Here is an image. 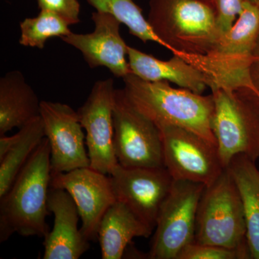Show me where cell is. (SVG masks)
<instances>
[{"instance_id":"cell-16","label":"cell","mask_w":259,"mask_h":259,"mask_svg":"<svg viewBox=\"0 0 259 259\" xmlns=\"http://www.w3.org/2000/svg\"><path fill=\"white\" fill-rule=\"evenodd\" d=\"M127 59L131 74L146 81H166L197 94L212 87L202 71L180 56L173 54L171 59L163 61L129 47Z\"/></svg>"},{"instance_id":"cell-3","label":"cell","mask_w":259,"mask_h":259,"mask_svg":"<svg viewBox=\"0 0 259 259\" xmlns=\"http://www.w3.org/2000/svg\"><path fill=\"white\" fill-rule=\"evenodd\" d=\"M148 20L172 54L208 56L222 35L211 0H150Z\"/></svg>"},{"instance_id":"cell-21","label":"cell","mask_w":259,"mask_h":259,"mask_svg":"<svg viewBox=\"0 0 259 259\" xmlns=\"http://www.w3.org/2000/svg\"><path fill=\"white\" fill-rule=\"evenodd\" d=\"M97 11L112 15L128 28L130 33L144 44L154 42L166 49V45L156 35L143 10L134 0H86Z\"/></svg>"},{"instance_id":"cell-10","label":"cell","mask_w":259,"mask_h":259,"mask_svg":"<svg viewBox=\"0 0 259 259\" xmlns=\"http://www.w3.org/2000/svg\"><path fill=\"white\" fill-rule=\"evenodd\" d=\"M115 90L113 79L97 81L86 102L77 111L86 131L90 167L107 175L119 164L114 149Z\"/></svg>"},{"instance_id":"cell-9","label":"cell","mask_w":259,"mask_h":259,"mask_svg":"<svg viewBox=\"0 0 259 259\" xmlns=\"http://www.w3.org/2000/svg\"><path fill=\"white\" fill-rule=\"evenodd\" d=\"M163 164L174 180L212 185L225 169L218 147L193 132L175 126L160 127Z\"/></svg>"},{"instance_id":"cell-14","label":"cell","mask_w":259,"mask_h":259,"mask_svg":"<svg viewBox=\"0 0 259 259\" xmlns=\"http://www.w3.org/2000/svg\"><path fill=\"white\" fill-rule=\"evenodd\" d=\"M95 30L88 34L71 32L60 37L66 44L79 50L92 69L104 66L115 77L131 74L127 61L128 46L121 37V23L112 15L96 11L92 14Z\"/></svg>"},{"instance_id":"cell-18","label":"cell","mask_w":259,"mask_h":259,"mask_svg":"<svg viewBox=\"0 0 259 259\" xmlns=\"http://www.w3.org/2000/svg\"><path fill=\"white\" fill-rule=\"evenodd\" d=\"M153 231L125 204L116 201L104 214L99 227L102 258H123L127 245L134 238H148Z\"/></svg>"},{"instance_id":"cell-20","label":"cell","mask_w":259,"mask_h":259,"mask_svg":"<svg viewBox=\"0 0 259 259\" xmlns=\"http://www.w3.org/2000/svg\"><path fill=\"white\" fill-rule=\"evenodd\" d=\"M255 162L244 154H238L227 168L241 196L250 256L259 259V171Z\"/></svg>"},{"instance_id":"cell-23","label":"cell","mask_w":259,"mask_h":259,"mask_svg":"<svg viewBox=\"0 0 259 259\" xmlns=\"http://www.w3.org/2000/svg\"><path fill=\"white\" fill-rule=\"evenodd\" d=\"M177 259H243V257L236 250L194 241L181 250Z\"/></svg>"},{"instance_id":"cell-2","label":"cell","mask_w":259,"mask_h":259,"mask_svg":"<svg viewBox=\"0 0 259 259\" xmlns=\"http://www.w3.org/2000/svg\"><path fill=\"white\" fill-rule=\"evenodd\" d=\"M51 180V148L45 137L10 190L0 197V243L15 233L25 237L47 236Z\"/></svg>"},{"instance_id":"cell-17","label":"cell","mask_w":259,"mask_h":259,"mask_svg":"<svg viewBox=\"0 0 259 259\" xmlns=\"http://www.w3.org/2000/svg\"><path fill=\"white\" fill-rule=\"evenodd\" d=\"M40 104L22 72L14 70L7 73L0 79V136L39 117Z\"/></svg>"},{"instance_id":"cell-26","label":"cell","mask_w":259,"mask_h":259,"mask_svg":"<svg viewBox=\"0 0 259 259\" xmlns=\"http://www.w3.org/2000/svg\"><path fill=\"white\" fill-rule=\"evenodd\" d=\"M249 77L252 86L259 96V36L253 52V60L249 67Z\"/></svg>"},{"instance_id":"cell-28","label":"cell","mask_w":259,"mask_h":259,"mask_svg":"<svg viewBox=\"0 0 259 259\" xmlns=\"http://www.w3.org/2000/svg\"><path fill=\"white\" fill-rule=\"evenodd\" d=\"M258 171H259V170H258Z\"/></svg>"},{"instance_id":"cell-7","label":"cell","mask_w":259,"mask_h":259,"mask_svg":"<svg viewBox=\"0 0 259 259\" xmlns=\"http://www.w3.org/2000/svg\"><path fill=\"white\" fill-rule=\"evenodd\" d=\"M205 186L174 180L156 220L148 258L177 259L181 250L193 243L197 209Z\"/></svg>"},{"instance_id":"cell-11","label":"cell","mask_w":259,"mask_h":259,"mask_svg":"<svg viewBox=\"0 0 259 259\" xmlns=\"http://www.w3.org/2000/svg\"><path fill=\"white\" fill-rule=\"evenodd\" d=\"M109 176L116 200L154 229L159 209L174 182L169 172L165 167L126 168L118 164Z\"/></svg>"},{"instance_id":"cell-15","label":"cell","mask_w":259,"mask_h":259,"mask_svg":"<svg viewBox=\"0 0 259 259\" xmlns=\"http://www.w3.org/2000/svg\"><path fill=\"white\" fill-rule=\"evenodd\" d=\"M49 210L54 227L44 238V259H79L90 248V241L78 228L80 218L74 199L66 190L50 187Z\"/></svg>"},{"instance_id":"cell-6","label":"cell","mask_w":259,"mask_h":259,"mask_svg":"<svg viewBox=\"0 0 259 259\" xmlns=\"http://www.w3.org/2000/svg\"><path fill=\"white\" fill-rule=\"evenodd\" d=\"M259 36V5L245 0L243 10L217 47L199 60L198 69L213 88L246 87L254 90L249 77L253 52Z\"/></svg>"},{"instance_id":"cell-19","label":"cell","mask_w":259,"mask_h":259,"mask_svg":"<svg viewBox=\"0 0 259 259\" xmlns=\"http://www.w3.org/2000/svg\"><path fill=\"white\" fill-rule=\"evenodd\" d=\"M44 138L40 115L19 129L14 136H0V197L10 190Z\"/></svg>"},{"instance_id":"cell-8","label":"cell","mask_w":259,"mask_h":259,"mask_svg":"<svg viewBox=\"0 0 259 259\" xmlns=\"http://www.w3.org/2000/svg\"><path fill=\"white\" fill-rule=\"evenodd\" d=\"M114 149L126 168L164 167L161 131L131 103L122 90H116L113 109Z\"/></svg>"},{"instance_id":"cell-5","label":"cell","mask_w":259,"mask_h":259,"mask_svg":"<svg viewBox=\"0 0 259 259\" xmlns=\"http://www.w3.org/2000/svg\"><path fill=\"white\" fill-rule=\"evenodd\" d=\"M213 132L225 168L232 158L244 154L259 158V96L246 87L212 89Z\"/></svg>"},{"instance_id":"cell-27","label":"cell","mask_w":259,"mask_h":259,"mask_svg":"<svg viewBox=\"0 0 259 259\" xmlns=\"http://www.w3.org/2000/svg\"><path fill=\"white\" fill-rule=\"evenodd\" d=\"M246 1L250 2V3H253V4L259 5V0H246Z\"/></svg>"},{"instance_id":"cell-12","label":"cell","mask_w":259,"mask_h":259,"mask_svg":"<svg viewBox=\"0 0 259 259\" xmlns=\"http://www.w3.org/2000/svg\"><path fill=\"white\" fill-rule=\"evenodd\" d=\"M40 117L50 145L51 174L90 166L78 112L66 104L41 101Z\"/></svg>"},{"instance_id":"cell-24","label":"cell","mask_w":259,"mask_h":259,"mask_svg":"<svg viewBox=\"0 0 259 259\" xmlns=\"http://www.w3.org/2000/svg\"><path fill=\"white\" fill-rule=\"evenodd\" d=\"M221 35L229 31L241 14L245 0H211Z\"/></svg>"},{"instance_id":"cell-22","label":"cell","mask_w":259,"mask_h":259,"mask_svg":"<svg viewBox=\"0 0 259 259\" xmlns=\"http://www.w3.org/2000/svg\"><path fill=\"white\" fill-rule=\"evenodd\" d=\"M69 25L59 15L48 10H40L35 18H25L20 23L19 42L23 47L44 49L51 37L69 35Z\"/></svg>"},{"instance_id":"cell-25","label":"cell","mask_w":259,"mask_h":259,"mask_svg":"<svg viewBox=\"0 0 259 259\" xmlns=\"http://www.w3.org/2000/svg\"><path fill=\"white\" fill-rule=\"evenodd\" d=\"M40 10L52 12L69 25L80 23V4L78 0H36Z\"/></svg>"},{"instance_id":"cell-13","label":"cell","mask_w":259,"mask_h":259,"mask_svg":"<svg viewBox=\"0 0 259 259\" xmlns=\"http://www.w3.org/2000/svg\"><path fill=\"white\" fill-rule=\"evenodd\" d=\"M51 187L66 190L74 199L81 220V231L89 241L98 240L104 214L116 202L110 176L91 167L51 174Z\"/></svg>"},{"instance_id":"cell-1","label":"cell","mask_w":259,"mask_h":259,"mask_svg":"<svg viewBox=\"0 0 259 259\" xmlns=\"http://www.w3.org/2000/svg\"><path fill=\"white\" fill-rule=\"evenodd\" d=\"M122 79L130 101L158 128L182 127L217 146L213 132L212 94L204 96L187 89L172 88L168 81H146L133 74Z\"/></svg>"},{"instance_id":"cell-4","label":"cell","mask_w":259,"mask_h":259,"mask_svg":"<svg viewBox=\"0 0 259 259\" xmlns=\"http://www.w3.org/2000/svg\"><path fill=\"white\" fill-rule=\"evenodd\" d=\"M194 242L236 250L243 259L251 258L241 196L227 168L202 193Z\"/></svg>"}]
</instances>
